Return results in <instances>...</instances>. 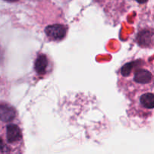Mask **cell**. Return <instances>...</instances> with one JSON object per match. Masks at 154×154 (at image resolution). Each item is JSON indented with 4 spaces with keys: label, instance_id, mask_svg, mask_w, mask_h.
<instances>
[{
    "label": "cell",
    "instance_id": "obj_8",
    "mask_svg": "<svg viewBox=\"0 0 154 154\" xmlns=\"http://www.w3.org/2000/svg\"><path fill=\"white\" fill-rule=\"evenodd\" d=\"M137 2V3H138L139 5H144L148 2V0H135Z\"/></svg>",
    "mask_w": 154,
    "mask_h": 154
},
{
    "label": "cell",
    "instance_id": "obj_3",
    "mask_svg": "<svg viewBox=\"0 0 154 154\" xmlns=\"http://www.w3.org/2000/svg\"><path fill=\"white\" fill-rule=\"evenodd\" d=\"M33 68L37 76L45 78L52 72L53 63L47 54L39 53L35 59Z\"/></svg>",
    "mask_w": 154,
    "mask_h": 154
},
{
    "label": "cell",
    "instance_id": "obj_9",
    "mask_svg": "<svg viewBox=\"0 0 154 154\" xmlns=\"http://www.w3.org/2000/svg\"><path fill=\"white\" fill-rule=\"evenodd\" d=\"M5 1L8 2H17L18 0H5Z\"/></svg>",
    "mask_w": 154,
    "mask_h": 154
},
{
    "label": "cell",
    "instance_id": "obj_5",
    "mask_svg": "<svg viewBox=\"0 0 154 154\" xmlns=\"http://www.w3.org/2000/svg\"><path fill=\"white\" fill-rule=\"evenodd\" d=\"M6 139L9 144H17L23 140V133L20 126L10 123L6 126Z\"/></svg>",
    "mask_w": 154,
    "mask_h": 154
},
{
    "label": "cell",
    "instance_id": "obj_7",
    "mask_svg": "<svg viewBox=\"0 0 154 154\" xmlns=\"http://www.w3.org/2000/svg\"><path fill=\"white\" fill-rule=\"evenodd\" d=\"M10 150H8V147L6 146V144L4 143L2 138L0 137V152L1 153H8Z\"/></svg>",
    "mask_w": 154,
    "mask_h": 154
},
{
    "label": "cell",
    "instance_id": "obj_4",
    "mask_svg": "<svg viewBox=\"0 0 154 154\" xmlns=\"http://www.w3.org/2000/svg\"><path fill=\"white\" fill-rule=\"evenodd\" d=\"M68 26L62 23H54L48 25L45 29V35L49 41L60 42L66 38Z\"/></svg>",
    "mask_w": 154,
    "mask_h": 154
},
{
    "label": "cell",
    "instance_id": "obj_2",
    "mask_svg": "<svg viewBox=\"0 0 154 154\" xmlns=\"http://www.w3.org/2000/svg\"><path fill=\"white\" fill-rule=\"evenodd\" d=\"M128 115L140 121H147L154 115V90L143 92L130 100Z\"/></svg>",
    "mask_w": 154,
    "mask_h": 154
},
{
    "label": "cell",
    "instance_id": "obj_6",
    "mask_svg": "<svg viewBox=\"0 0 154 154\" xmlns=\"http://www.w3.org/2000/svg\"><path fill=\"white\" fill-rule=\"evenodd\" d=\"M17 117V111L14 107L7 103L0 105V120L4 123L12 122Z\"/></svg>",
    "mask_w": 154,
    "mask_h": 154
},
{
    "label": "cell",
    "instance_id": "obj_1",
    "mask_svg": "<svg viewBox=\"0 0 154 154\" xmlns=\"http://www.w3.org/2000/svg\"><path fill=\"white\" fill-rule=\"evenodd\" d=\"M117 74L119 90L129 101L139 93L154 90V66L144 59L126 62Z\"/></svg>",
    "mask_w": 154,
    "mask_h": 154
}]
</instances>
